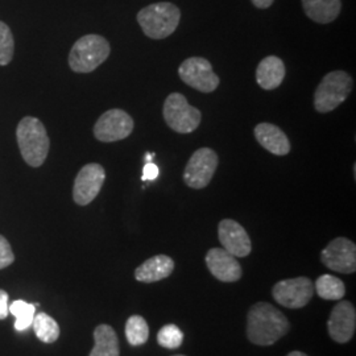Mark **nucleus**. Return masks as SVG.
I'll use <instances>...</instances> for the list:
<instances>
[{"mask_svg":"<svg viewBox=\"0 0 356 356\" xmlns=\"http://www.w3.org/2000/svg\"><path fill=\"white\" fill-rule=\"evenodd\" d=\"M106 179V170L101 164L91 163L83 166L74 179L73 200L79 206L91 204L102 189Z\"/></svg>","mask_w":356,"mask_h":356,"instance_id":"obj_12","label":"nucleus"},{"mask_svg":"<svg viewBox=\"0 0 356 356\" xmlns=\"http://www.w3.org/2000/svg\"><path fill=\"white\" fill-rule=\"evenodd\" d=\"M218 236L222 247L235 257H245L252 251V243L247 231L234 219L220 220Z\"/></svg>","mask_w":356,"mask_h":356,"instance_id":"obj_14","label":"nucleus"},{"mask_svg":"<svg viewBox=\"0 0 356 356\" xmlns=\"http://www.w3.org/2000/svg\"><path fill=\"white\" fill-rule=\"evenodd\" d=\"M218 164V154L211 148L197 149L185 168V184L191 189H204L214 177Z\"/></svg>","mask_w":356,"mask_h":356,"instance_id":"obj_8","label":"nucleus"},{"mask_svg":"<svg viewBox=\"0 0 356 356\" xmlns=\"http://www.w3.org/2000/svg\"><path fill=\"white\" fill-rule=\"evenodd\" d=\"M157 343L168 350H176L184 343V332L177 325H165L157 334Z\"/></svg>","mask_w":356,"mask_h":356,"instance_id":"obj_25","label":"nucleus"},{"mask_svg":"<svg viewBox=\"0 0 356 356\" xmlns=\"http://www.w3.org/2000/svg\"><path fill=\"white\" fill-rule=\"evenodd\" d=\"M32 327L38 339L44 343H54L60 337V326L56 319L45 313L35 314Z\"/></svg>","mask_w":356,"mask_h":356,"instance_id":"obj_22","label":"nucleus"},{"mask_svg":"<svg viewBox=\"0 0 356 356\" xmlns=\"http://www.w3.org/2000/svg\"><path fill=\"white\" fill-rule=\"evenodd\" d=\"M19 149L26 164L32 168L42 165L48 157L51 140L42 122L38 118L26 116L22 119L16 129Z\"/></svg>","mask_w":356,"mask_h":356,"instance_id":"obj_2","label":"nucleus"},{"mask_svg":"<svg viewBox=\"0 0 356 356\" xmlns=\"http://www.w3.org/2000/svg\"><path fill=\"white\" fill-rule=\"evenodd\" d=\"M306 16L319 24L334 22L342 10L341 0H302Z\"/></svg>","mask_w":356,"mask_h":356,"instance_id":"obj_19","label":"nucleus"},{"mask_svg":"<svg viewBox=\"0 0 356 356\" xmlns=\"http://www.w3.org/2000/svg\"><path fill=\"white\" fill-rule=\"evenodd\" d=\"M126 338L134 347L147 343L149 338V327L141 316H131L126 323Z\"/></svg>","mask_w":356,"mask_h":356,"instance_id":"obj_23","label":"nucleus"},{"mask_svg":"<svg viewBox=\"0 0 356 356\" xmlns=\"http://www.w3.org/2000/svg\"><path fill=\"white\" fill-rule=\"evenodd\" d=\"M321 261L325 267L344 275L355 273L356 245L350 239L339 236L331 241L321 252Z\"/></svg>","mask_w":356,"mask_h":356,"instance_id":"obj_11","label":"nucleus"},{"mask_svg":"<svg viewBox=\"0 0 356 356\" xmlns=\"http://www.w3.org/2000/svg\"><path fill=\"white\" fill-rule=\"evenodd\" d=\"M10 313L15 316V330L26 331L32 326L36 314V306L23 300H16L10 305Z\"/></svg>","mask_w":356,"mask_h":356,"instance_id":"obj_24","label":"nucleus"},{"mask_svg":"<svg viewBox=\"0 0 356 356\" xmlns=\"http://www.w3.org/2000/svg\"><path fill=\"white\" fill-rule=\"evenodd\" d=\"M314 292L327 301H341L346 294L343 281L332 275H322L314 282Z\"/></svg>","mask_w":356,"mask_h":356,"instance_id":"obj_21","label":"nucleus"},{"mask_svg":"<svg viewBox=\"0 0 356 356\" xmlns=\"http://www.w3.org/2000/svg\"><path fill=\"white\" fill-rule=\"evenodd\" d=\"M172 356H186V355H172Z\"/></svg>","mask_w":356,"mask_h":356,"instance_id":"obj_32","label":"nucleus"},{"mask_svg":"<svg viewBox=\"0 0 356 356\" xmlns=\"http://www.w3.org/2000/svg\"><path fill=\"white\" fill-rule=\"evenodd\" d=\"M254 138L268 152L286 156L291 152V141L280 127L272 123H260L254 127Z\"/></svg>","mask_w":356,"mask_h":356,"instance_id":"obj_16","label":"nucleus"},{"mask_svg":"<svg viewBox=\"0 0 356 356\" xmlns=\"http://www.w3.org/2000/svg\"><path fill=\"white\" fill-rule=\"evenodd\" d=\"M94 342L89 356H120L119 339L110 325H99L95 327Z\"/></svg>","mask_w":356,"mask_h":356,"instance_id":"obj_20","label":"nucleus"},{"mask_svg":"<svg viewBox=\"0 0 356 356\" xmlns=\"http://www.w3.org/2000/svg\"><path fill=\"white\" fill-rule=\"evenodd\" d=\"M110 51V42L103 36H82L69 53V66L74 73H91L108 58Z\"/></svg>","mask_w":356,"mask_h":356,"instance_id":"obj_4","label":"nucleus"},{"mask_svg":"<svg viewBox=\"0 0 356 356\" xmlns=\"http://www.w3.org/2000/svg\"><path fill=\"white\" fill-rule=\"evenodd\" d=\"M354 86L351 76L344 70H334L323 76L314 94V107L321 114L334 111L348 98Z\"/></svg>","mask_w":356,"mask_h":356,"instance_id":"obj_5","label":"nucleus"},{"mask_svg":"<svg viewBox=\"0 0 356 356\" xmlns=\"http://www.w3.org/2000/svg\"><path fill=\"white\" fill-rule=\"evenodd\" d=\"M10 314V297L8 293L0 289V319H6Z\"/></svg>","mask_w":356,"mask_h":356,"instance_id":"obj_28","label":"nucleus"},{"mask_svg":"<svg viewBox=\"0 0 356 356\" xmlns=\"http://www.w3.org/2000/svg\"><path fill=\"white\" fill-rule=\"evenodd\" d=\"M286 356H307L304 353H301V351H292L291 354H288Z\"/></svg>","mask_w":356,"mask_h":356,"instance_id":"obj_31","label":"nucleus"},{"mask_svg":"<svg viewBox=\"0 0 356 356\" xmlns=\"http://www.w3.org/2000/svg\"><path fill=\"white\" fill-rule=\"evenodd\" d=\"M204 260L210 273L216 280L235 282L242 279L243 269L241 263L225 248H211L206 254Z\"/></svg>","mask_w":356,"mask_h":356,"instance_id":"obj_15","label":"nucleus"},{"mask_svg":"<svg viewBox=\"0 0 356 356\" xmlns=\"http://www.w3.org/2000/svg\"><path fill=\"white\" fill-rule=\"evenodd\" d=\"M159 177V168L153 164L152 161H148L143 170V181H153Z\"/></svg>","mask_w":356,"mask_h":356,"instance_id":"obj_29","label":"nucleus"},{"mask_svg":"<svg viewBox=\"0 0 356 356\" xmlns=\"http://www.w3.org/2000/svg\"><path fill=\"white\" fill-rule=\"evenodd\" d=\"M181 11L173 3L161 1L144 7L138 13V23L147 38L164 40L177 29Z\"/></svg>","mask_w":356,"mask_h":356,"instance_id":"obj_3","label":"nucleus"},{"mask_svg":"<svg viewBox=\"0 0 356 356\" xmlns=\"http://www.w3.org/2000/svg\"><path fill=\"white\" fill-rule=\"evenodd\" d=\"M252 4H254L256 8H260V10H267L269 8L275 0H251Z\"/></svg>","mask_w":356,"mask_h":356,"instance_id":"obj_30","label":"nucleus"},{"mask_svg":"<svg viewBox=\"0 0 356 356\" xmlns=\"http://www.w3.org/2000/svg\"><path fill=\"white\" fill-rule=\"evenodd\" d=\"M173 270L175 261L172 257L166 254H156L135 269V279L139 282L151 284L169 277Z\"/></svg>","mask_w":356,"mask_h":356,"instance_id":"obj_17","label":"nucleus"},{"mask_svg":"<svg viewBox=\"0 0 356 356\" xmlns=\"http://www.w3.org/2000/svg\"><path fill=\"white\" fill-rule=\"evenodd\" d=\"M134 119L123 110L113 108L106 111L94 126V136L102 143L127 139L134 131Z\"/></svg>","mask_w":356,"mask_h":356,"instance_id":"obj_10","label":"nucleus"},{"mask_svg":"<svg viewBox=\"0 0 356 356\" xmlns=\"http://www.w3.org/2000/svg\"><path fill=\"white\" fill-rule=\"evenodd\" d=\"M15 41L10 26L0 22V66H6L13 61Z\"/></svg>","mask_w":356,"mask_h":356,"instance_id":"obj_26","label":"nucleus"},{"mask_svg":"<svg viewBox=\"0 0 356 356\" xmlns=\"http://www.w3.org/2000/svg\"><path fill=\"white\" fill-rule=\"evenodd\" d=\"M289 321L277 307L257 302L247 314V338L256 346H272L289 331Z\"/></svg>","mask_w":356,"mask_h":356,"instance_id":"obj_1","label":"nucleus"},{"mask_svg":"<svg viewBox=\"0 0 356 356\" xmlns=\"http://www.w3.org/2000/svg\"><path fill=\"white\" fill-rule=\"evenodd\" d=\"M15 261V254L8 241L0 235V269L10 267Z\"/></svg>","mask_w":356,"mask_h":356,"instance_id":"obj_27","label":"nucleus"},{"mask_svg":"<svg viewBox=\"0 0 356 356\" xmlns=\"http://www.w3.org/2000/svg\"><path fill=\"white\" fill-rule=\"evenodd\" d=\"M163 115L166 124L178 134H191L200 127L202 114L193 107L181 92H172L164 102Z\"/></svg>","mask_w":356,"mask_h":356,"instance_id":"obj_6","label":"nucleus"},{"mask_svg":"<svg viewBox=\"0 0 356 356\" xmlns=\"http://www.w3.org/2000/svg\"><path fill=\"white\" fill-rule=\"evenodd\" d=\"M356 330L355 306L350 301H339L332 307L327 322L331 339L337 343H347L353 339Z\"/></svg>","mask_w":356,"mask_h":356,"instance_id":"obj_13","label":"nucleus"},{"mask_svg":"<svg viewBox=\"0 0 356 356\" xmlns=\"http://www.w3.org/2000/svg\"><path fill=\"white\" fill-rule=\"evenodd\" d=\"M272 296L279 305L288 309H301L314 296V282L307 277L286 279L275 284Z\"/></svg>","mask_w":356,"mask_h":356,"instance_id":"obj_9","label":"nucleus"},{"mask_svg":"<svg viewBox=\"0 0 356 356\" xmlns=\"http://www.w3.org/2000/svg\"><path fill=\"white\" fill-rule=\"evenodd\" d=\"M286 69L277 56H268L260 61L256 69V82L264 90L277 89L285 79Z\"/></svg>","mask_w":356,"mask_h":356,"instance_id":"obj_18","label":"nucleus"},{"mask_svg":"<svg viewBox=\"0 0 356 356\" xmlns=\"http://www.w3.org/2000/svg\"><path fill=\"white\" fill-rule=\"evenodd\" d=\"M178 76L188 86L204 94L216 91L220 83L211 63L202 57H191L185 60L178 67Z\"/></svg>","mask_w":356,"mask_h":356,"instance_id":"obj_7","label":"nucleus"}]
</instances>
